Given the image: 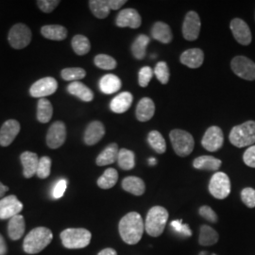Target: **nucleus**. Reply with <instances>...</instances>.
I'll list each match as a JSON object with an SVG mask.
<instances>
[{
	"mask_svg": "<svg viewBox=\"0 0 255 255\" xmlns=\"http://www.w3.org/2000/svg\"><path fill=\"white\" fill-rule=\"evenodd\" d=\"M94 63L97 67L103 70H113L117 67V61L109 55L99 54L95 57Z\"/></svg>",
	"mask_w": 255,
	"mask_h": 255,
	"instance_id": "obj_40",
	"label": "nucleus"
},
{
	"mask_svg": "<svg viewBox=\"0 0 255 255\" xmlns=\"http://www.w3.org/2000/svg\"><path fill=\"white\" fill-rule=\"evenodd\" d=\"M53 116V107L50 101L46 99H40L37 104V119L41 123H48Z\"/></svg>",
	"mask_w": 255,
	"mask_h": 255,
	"instance_id": "obj_31",
	"label": "nucleus"
},
{
	"mask_svg": "<svg viewBox=\"0 0 255 255\" xmlns=\"http://www.w3.org/2000/svg\"><path fill=\"white\" fill-rule=\"evenodd\" d=\"M149 41V37L145 34H141L137 37L136 40L131 45V52L135 59L143 60L145 58L146 46L148 45Z\"/></svg>",
	"mask_w": 255,
	"mask_h": 255,
	"instance_id": "obj_35",
	"label": "nucleus"
},
{
	"mask_svg": "<svg viewBox=\"0 0 255 255\" xmlns=\"http://www.w3.org/2000/svg\"><path fill=\"white\" fill-rule=\"evenodd\" d=\"M171 227L173 228L174 231L182 236L184 237H191L192 231L191 229L189 228V226L187 224L182 223V220H174L171 222Z\"/></svg>",
	"mask_w": 255,
	"mask_h": 255,
	"instance_id": "obj_46",
	"label": "nucleus"
},
{
	"mask_svg": "<svg viewBox=\"0 0 255 255\" xmlns=\"http://www.w3.org/2000/svg\"><path fill=\"white\" fill-rule=\"evenodd\" d=\"M133 101V97L128 92H123L118 95L111 101L110 108L116 114H123L130 108Z\"/></svg>",
	"mask_w": 255,
	"mask_h": 255,
	"instance_id": "obj_22",
	"label": "nucleus"
},
{
	"mask_svg": "<svg viewBox=\"0 0 255 255\" xmlns=\"http://www.w3.org/2000/svg\"><path fill=\"white\" fill-rule=\"evenodd\" d=\"M66 139V127L64 122L56 121L47 130L46 144L48 147L56 149L64 145Z\"/></svg>",
	"mask_w": 255,
	"mask_h": 255,
	"instance_id": "obj_13",
	"label": "nucleus"
},
{
	"mask_svg": "<svg viewBox=\"0 0 255 255\" xmlns=\"http://www.w3.org/2000/svg\"><path fill=\"white\" fill-rule=\"evenodd\" d=\"M91 238V233L86 229H66L61 234L62 243L66 249H83L90 244Z\"/></svg>",
	"mask_w": 255,
	"mask_h": 255,
	"instance_id": "obj_5",
	"label": "nucleus"
},
{
	"mask_svg": "<svg viewBox=\"0 0 255 255\" xmlns=\"http://www.w3.org/2000/svg\"><path fill=\"white\" fill-rule=\"evenodd\" d=\"M105 135V128L100 121H93L85 129L83 140L86 145L94 146Z\"/></svg>",
	"mask_w": 255,
	"mask_h": 255,
	"instance_id": "obj_18",
	"label": "nucleus"
},
{
	"mask_svg": "<svg viewBox=\"0 0 255 255\" xmlns=\"http://www.w3.org/2000/svg\"><path fill=\"white\" fill-rule=\"evenodd\" d=\"M67 91L70 95L79 98L81 101L84 102H90L94 100L93 91L81 82H71L67 86Z\"/></svg>",
	"mask_w": 255,
	"mask_h": 255,
	"instance_id": "obj_24",
	"label": "nucleus"
},
{
	"mask_svg": "<svg viewBox=\"0 0 255 255\" xmlns=\"http://www.w3.org/2000/svg\"><path fill=\"white\" fill-rule=\"evenodd\" d=\"M61 76L64 81L67 82H79L86 76V71L81 67H69L64 68L61 72Z\"/></svg>",
	"mask_w": 255,
	"mask_h": 255,
	"instance_id": "obj_39",
	"label": "nucleus"
},
{
	"mask_svg": "<svg viewBox=\"0 0 255 255\" xmlns=\"http://www.w3.org/2000/svg\"><path fill=\"white\" fill-rule=\"evenodd\" d=\"M155 113V104L149 98H143L137 104L135 115L136 119L141 122H146L153 118Z\"/></svg>",
	"mask_w": 255,
	"mask_h": 255,
	"instance_id": "obj_21",
	"label": "nucleus"
},
{
	"mask_svg": "<svg viewBox=\"0 0 255 255\" xmlns=\"http://www.w3.org/2000/svg\"><path fill=\"white\" fill-rule=\"evenodd\" d=\"M53 239L52 232L46 227L31 230L25 237L23 249L28 255H36L50 244Z\"/></svg>",
	"mask_w": 255,
	"mask_h": 255,
	"instance_id": "obj_2",
	"label": "nucleus"
},
{
	"mask_svg": "<svg viewBox=\"0 0 255 255\" xmlns=\"http://www.w3.org/2000/svg\"><path fill=\"white\" fill-rule=\"evenodd\" d=\"M20 124L15 119H9L0 128V146H8L20 132Z\"/></svg>",
	"mask_w": 255,
	"mask_h": 255,
	"instance_id": "obj_16",
	"label": "nucleus"
},
{
	"mask_svg": "<svg viewBox=\"0 0 255 255\" xmlns=\"http://www.w3.org/2000/svg\"><path fill=\"white\" fill-rule=\"evenodd\" d=\"M229 139L234 146L239 148L254 146L255 144V121L250 120L233 128Z\"/></svg>",
	"mask_w": 255,
	"mask_h": 255,
	"instance_id": "obj_3",
	"label": "nucleus"
},
{
	"mask_svg": "<svg viewBox=\"0 0 255 255\" xmlns=\"http://www.w3.org/2000/svg\"><path fill=\"white\" fill-rule=\"evenodd\" d=\"M119 181V173L115 168H108L98 180V185L102 189H110L114 187Z\"/></svg>",
	"mask_w": 255,
	"mask_h": 255,
	"instance_id": "obj_36",
	"label": "nucleus"
},
{
	"mask_svg": "<svg viewBox=\"0 0 255 255\" xmlns=\"http://www.w3.org/2000/svg\"><path fill=\"white\" fill-rule=\"evenodd\" d=\"M243 161L248 166L255 168V145L247 148L243 154Z\"/></svg>",
	"mask_w": 255,
	"mask_h": 255,
	"instance_id": "obj_49",
	"label": "nucleus"
},
{
	"mask_svg": "<svg viewBox=\"0 0 255 255\" xmlns=\"http://www.w3.org/2000/svg\"><path fill=\"white\" fill-rule=\"evenodd\" d=\"M204 53L200 48H190L181 55V63L189 68H199L203 64Z\"/></svg>",
	"mask_w": 255,
	"mask_h": 255,
	"instance_id": "obj_19",
	"label": "nucleus"
},
{
	"mask_svg": "<svg viewBox=\"0 0 255 255\" xmlns=\"http://www.w3.org/2000/svg\"><path fill=\"white\" fill-rule=\"evenodd\" d=\"M151 35L156 41H159L163 44H169L173 39L171 28L164 22L155 23L151 28Z\"/></svg>",
	"mask_w": 255,
	"mask_h": 255,
	"instance_id": "obj_23",
	"label": "nucleus"
},
{
	"mask_svg": "<svg viewBox=\"0 0 255 255\" xmlns=\"http://www.w3.org/2000/svg\"><path fill=\"white\" fill-rule=\"evenodd\" d=\"M121 185L125 191L128 192L134 196H142L146 191V185L144 181L134 176L126 177L122 181Z\"/></svg>",
	"mask_w": 255,
	"mask_h": 255,
	"instance_id": "obj_27",
	"label": "nucleus"
},
{
	"mask_svg": "<svg viewBox=\"0 0 255 255\" xmlns=\"http://www.w3.org/2000/svg\"><path fill=\"white\" fill-rule=\"evenodd\" d=\"M20 160L23 165L24 177L29 179L34 176L37 172V167L39 164L38 155L31 151H25L20 155Z\"/></svg>",
	"mask_w": 255,
	"mask_h": 255,
	"instance_id": "obj_20",
	"label": "nucleus"
},
{
	"mask_svg": "<svg viewBox=\"0 0 255 255\" xmlns=\"http://www.w3.org/2000/svg\"><path fill=\"white\" fill-rule=\"evenodd\" d=\"M25 219L21 215H17L9 219L8 234L11 240H18L25 233Z\"/></svg>",
	"mask_w": 255,
	"mask_h": 255,
	"instance_id": "obj_29",
	"label": "nucleus"
},
{
	"mask_svg": "<svg viewBox=\"0 0 255 255\" xmlns=\"http://www.w3.org/2000/svg\"><path fill=\"white\" fill-rule=\"evenodd\" d=\"M89 7L93 14L99 19L106 18L111 11L108 0H91Z\"/></svg>",
	"mask_w": 255,
	"mask_h": 255,
	"instance_id": "obj_33",
	"label": "nucleus"
},
{
	"mask_svg": "<svg viewBox=\"0 0 255 255\" xmlns=\"http://www.w3.org/2000/svg\"><path fill=\"white\" fill-rule=\"evenodd\" d=\"M41 34L52 41H63L67 37V29L61 25H46L41 28Z\"/></svg>",
	"mask_w": 255,
	"mask_h": 255,
	"instance_id": "obj_30",
	"label": "nucleus"
},
{
	"mask_svg": "<svg viewBox=\"0 0 255 255\" xmlns=\"http://www.w3.org/2000/svg\"><path fill=\"white\" fill-rule=\"evenodd\" d=\"M219 234L216 230L210 227L208 225H202L200 231L199 243L201 246H212L218 243Z\"/></svg>",
	"mask_w": 255,
	"mask_h": 255,
	"instance_id": "obj_32",
	"label": "nucleus"
},
{
	"mask_svg": "<svg viewBox=\"0 0 255 255\" xmlns=\"http://www.w3.org/2000/svg\"><path fill=\"white\" fill-rule=\"evenodd\" d=\"M37 6L43 12L49 13L53 11L57 6L60 4L59 0H38L36 2Z\"/></svg>",
	"mask_w": 255,
	"mask_h": 255,
	"instance_id": "obj_45",
	"label": "nucleus"
},
{
	"mask_svg": "<svg viewBox=\"0 0 255 255\" xmlns=\"http://www.w3.org/2000/svg\"><path fill=\"white\" fill-rule=\"evenodd\" d=\"M201 22L200 15L190 10L186 13L185 18L182 24V35L187 41H195L200 36L201 32Z\"/></svg>",
	"mask_w": 255,
	"mask_h": 255,
	"instance_id": "obj_10",
	"label": "nucleus"
},
{
	"mask_svg": "<svg viewBox=\"0 0 255 255\" xmlns=\"http://www.w3.org/2000/svg\"><path fill=\"white\" fill-rule=\"evenodd\" d=\"M199 212L203 219L208 220L210 222H213V223L218 222V215L209 206H201Z\"/></svg>",
	"mask_w": 255,
	"mask_h": 255,
	"instance_id": "obj_47",
	"label": "nucleus"
},
{
	"mask_svg": "<svg viewBox=\"0 0 255 255\" xmlns=\"http://www.w3.org/2000/svg\"><path fill=\"white\" fill-rule=\"evenodd\" d=\"M58 89V82L52 77H46L43 78L36 82H34L30 89L29 94L33 98H39V99H45L48 97Z\"/></svg>",
	"mask_w": 255,
	"mask_h": 255,
	"instance_id": "obj_11",
	"label": "nucleus"
},
{
	"mask_svg": "<svg viewBox=\"0 0 255 255\" xmlns=\"http://www.w3.org/2000/svg\"><path fill=\"white\" fill-rule=\"evenodd\" d=\"M7 253V245L3 237L0 235V255H5Z\"/></svg>",
	"mask_w": 255,
	"mask_h": 255,
	"instance_id": "obj_51",
	"label": "nucleus"
},
{
	"mask_svg": "<svg viewBox=\"0 0 255 255\" xmlns=\"http://www.w3.org/2000/svg\"><path fill=\"white\" fill-rule=\"evenodd\" d=\"M108 1H109L110 8L114 10L120 9L123 5L127 3L126 0H108Z\"/></svg>",
	"mask_w": 255,
	"mask_h": 255,
	"instance_id": "obj_50",
	"label": "nucleus"
},
{
	"mask_svg": "<svg viewBox=\"0 0 255 255\" xmlns=\"http://www.w3.org/2000/svg\"><path fill=\"white\" fill-rule=\"evenodd\" d=\"M147 141L149 146H151L157 153L162 154L165 152V149H166L165 140L159 131L151 130L147 135Z\"/></svg>",
	"mask_w": 255,
	"mask_h": 255,
	"instance_id": "obj_38",
	"label": "nucleus"
},
{
	"mask_svg": "<svg viewBox=\"0 0 255 255\" xmlns=\"http://www.w3.org/2000/svg\"><path fill=\"white\" fill-rule=\"evenodd\" d=\"M224 135L222 129L218 126L210 127L201 140L202 146L210 152L218 151L223 146Z\"/></svg>",
	"mask_w": 255,
	"mask_h": 255,
	"instance_id": "obj_12",
	"label": "nucleus"
},
{
	"mask_svg": "<svg viewBox=\"0 0 255 255\" xmlns=\"http://www.w3.org/2000/svg\"><path fill=\"white\" fill-rule=\"evenodd\" d=\"M119 148L118 144L112 143L106 146L97 158L96 163L99 166H104L108 164H114L118 161Z\"/></svg>",
	"mask_w": 255,
	"mask_h": 255,
	"instance_id": "obj_26",
	"label": "nucleus"
},
{
	"mask_svg": "<svg viewBox=\"0 0 255 255\" xmlns=\"http://www.w3.org/2000/svg\"><path fill=\"white\" fill-rule=\"evenodd\" d=\"M22 210V202L13 195L0 200V219H10L19 215Z\"/></svg>",
	"mask_w": 255,
	"mask_h": 255,
	"instance_id": "obj_15",
	"label": "nucleus"
},
{
	"mask_svg": "<svg viewBox=\"0 0 255 255\" xmlns=\"http://www.w3.org/2000/svg\"><path fill=\"white\" fill-rule=\"evenodd\" d=\"M230 27L235 39L240 45L249 46L252 43V31L244 20L240 18L233 19L231 21Z\"/></svg>",
	"mask_w": 255,
	"mask_h": 255,
	"instance_id": "obj_14",
	"label": "nucleus"
},
{
	"mask_svg": "<svg viewBox=\"0 0 255 255\" xmlns=\"http://www.w3.org/2000/svg\"><path fill=\"white\" fill-rule=\"evenodd\" d=\"M122 86V82L118 76L114 74H107L103 76L100 81L101 92L106 95H112L119 91Z\"/></svg>",
	"mask_w": 255,
	"mask_h": 255,
	"instance_id": "obj_28",
	"label": "nucleus"
},
{
	"mask_svg": "<svg viewBox=\"0 0 255 255\" xmlns=\"http://www.w3.org/2000/svg\"><path fill=\"white\" fill-rule=\"evenodd\" d=\"M154 71L149 66H144L140 69L139 75H138V83L141 87H146L150 80L153 77Z\"/></svg>",
	"mask_w": 255,
	"mask_h": 255,
	"instance_id": "obj_43",
	"label": "nucleus"
},
{
	"mask_svg": "<svg viewBox=\"0 0 255 255\" xmlns=\"http://www.w3.org/2000/svg\"><path fill=\"white\" fill-rule=\"evenodd\" d=\"M67 187V181L66 180H60L56 182L54 188L52 190V197L54 198L55 200L61 199L64 196V192L66 190Z\"/></svg>",
	"mask_w": 255,
	"mask_h": 255,
	"instance_id": "obj_48",
	"label": "nucleus"
},
{
	"mask_svg": "<svg viewBox=\"0 0 255 255\" xmlns=\"http://www.w3.org/2000/svg\"><path fill=\"white\" fill-rule=\"evenodd\" d=\"M119 229L120 237L125 243L128 245H135L142 238L145 224L140 214L130 212L121 219Z\"/></svg>",
	"mask_w": 255,
	"mask_h": 255,
	"instance_id": "obj_1",
	"label": "nucleus"
},
{
	"mask_svg": "<svg viewBox=\"0 0 255 255\" xmlns=\"http://www.w3.org/2000/svg\"><path fill=\"white\" fill-rule=\"evenodd\" d=\"M118 163L119 167L123 170H130L135 165V155L131 150H128L127 148H121L119 149V157H118Z\"/></svg>",
	"mask_w": 255,
	"mask_h": 255,
	"instance_id": "obj_34",
	"label": "nucleus"
},
{
	"mask_svg": "<svg viewBox=\"0 0 255 255\" xmlns=\"http://www.w3.org/2000/svg\"><path fill=\"white\" fill-rule=\"evenodd\" d=\"M98 255H118V254H117V252H116L114 249L107 248V249L102 250L101 253Z\"/></svg>",
	"mask_w": 255,
	"mask_h": 255,
	"instance_id": "obj_52",
	"label": "nucleus"
},
{
	"mask_svg": "<svg viewBox=\"0 0 255 255\" xmlns=\"http://www.w3.org/2000/svg\"><path fill=\"white\" fill-rule=\"evenodd\" d=\"M168 219L167 210L162 206H154L146 215L145 229L150 237H160L164 232Z\"/></svg>",
	"mask_w": 255,
	"mask_h": 255,
	"instance_id": "obj_4",
	"label": "nucleus"
},
{
	"mask_svg": "<svg viewBox=\"0 0 255 255\" xmlns=\"http://www.w3.org/2000/svg\"><path fill=\"white\" fill-rule=\"evenodd\" d=\"M154 74L157 80L162 84H166L169 81V69L165 62H160L156 64Z\"/></svg>",
	"mask_w": 255,
	"mask_h": 255,
	"instance_id": "obj_42",
	"label": "nucleus"
},
{
	"mask_svg": "<svg viewBox=\"0 0 255 255\" xmlns=\"http://www.w3.org/2000/svg\"><path fill=\"white\" fill-rule=\"evenodd\" d=\"M51 163V159L47 156H44L39 160L36 174L40 179H46L50 175Z\"/></svg>",
	"mask_w": 255,
	"mask_h": 255,
	"instance_id": "obj_41",
	"label": "nucleus"
},
{
	"mask_svg": "<svg viewBox=\"0 0 255 255\" xmlns=\"http://www.w3.org/2000/svg\"><path fill=\"white\" fill-rule=\"evenodd\" d=\"M174 151L181 157L190 155L195 146V141L191 134L182 129H173L169 133Z\"/></svg>",
	"mask_w": 255,
	"mask_h": 255,
	"instance_id": "obj_6",
	"label": "nucleus"
},
{
	"mask_svg": "<svg viewBox=\"0 0 255 255\" xmlns=\"http://www.w3.org/2000/svg\"><path fill=\"white\" fill-rule=\"evenodd\" d=\"M8 190H9V187L4 185L2 182H0V198H2Z\"/></svg>",
	"mask_w": 255,
	"mask_h": 255,
	"instance_id": "obj_53",
	"label": "nucleus"
},
{
	"mask_svg": "<svg viewBox=\"0 0 255 255\" xmlns=\"http://www.w3.org/2000/svg\"><path fill=\"white\" fill-rule=\"evenodd\" d=\"M31 30L27 25L19 23L9 29L8 41L14 49H23L31 42Z\"/></svg>",
	"mask_w": 255,
	"mask_h": 255,
	"instance_id": "obj_7",
	"label": "nucleus"
},
{
	"mask_svg": "<svg viewBox=\"0 0 255 255\" xmlns=\"http://www.w3.org/2000/svg\"><path fill=\"white\" fill-rule=\"evenodd\" d=\"M148 162H149V164H156V160H155L154 158H150V159L148 160Z\"/></svg>",
	"mask_w": 255,
	"mask_h": 255,
	"instance_id": "obj_54",
	"label": "nucleus"
},
{
	"mask_svg": "<svg viewBox=\"0 0 255 255\" xmlns=\"http://www.w3.org/2000/svg\"><path fill=\"white\" fill-rule=\"evenodd\" d=\"M222 162L213 156L203 155L196 158L193 162V166L199 170H208V171H216L219 170L221 166Z\"/></svg>",
	"mask_w": 255,
	"mask_h": 255,
	"instance_id": "obj_25",
	"label": "nucleus"
},
{
	"mask_svg": "<svg viewBox=\"0 0 255 255\" xmlns=\"http://www.w3.org/2000/svg\"><path fill=\"white\" fill-rule=\"evenodd\" d=\"M209 191L218 200L226 199L231 193V182L228 175L224 172L214 174L210 181Z\"/></svg>",
	"mask_w": 255,
	"mask_h": 255,
	"instance_id": "obj_8",
	"label": "nucleus"
},
{
	"mask_svg": "<svg viewBox=\"0 0 255 255\" xmlns=\"http://www.w3.org/2000/svg\"><path fill=\"white\" fill-rule=\"evenodd\" d=\"M116 24L119 27L138 28L142 24V18L136 9H122L118 14Z\"/></svg>",
	"mask_w": 255,
	"mask_h": 255,
	"instance_id": "obj_17",
	"label": "nucleus"
},
{
	"mask_svg": "<svg viewBox=\"0 0 255 255\" xmlns=\"http://www.w3.org/2000/svg\"><path fill=\"white\" fill-rule=\"evenodd\" d=\"M234 73L246 81L255 80V63L245 56H237L231 62Z\"/></svg>",
	"mask_w": 255,
	"mask_h": 255,
	"instance_id": "obj_9",
	"label": "nucleus"
},
{
	"mask_svg": "<svg viewBox=\"0 0 255 255\" xmlns=\"http://www.w3.org/2000/svg\"><path fill=\"white\" fill-rule=\"evenodd\" d=\"M71 45H72L74 52L80 56L87 54L91 49V44L89 39L82 34L75 35L71 41Z\"/></svg>",
	"mask_w": 255,
	"mask_h": 255,
	"instance_id": "obj_37",
	"label": "nucleus"
},
{
	"mask_svg": "<svg viewBox=\"0 0 255 255\" xmlns=\"http://www.w3.org/2000/svg\"><path fill=\"white\" fill-rule=\"evenodd\" d=\"M241 200L249 208L255 207V190L252 187H246L241 192Z\"/></svg>",
	"mask_w": 255,
	"mask_h": 255,
	"instance_id": "obj_44",
	"label": "nucleus"
}]
</instances>
